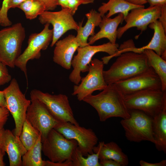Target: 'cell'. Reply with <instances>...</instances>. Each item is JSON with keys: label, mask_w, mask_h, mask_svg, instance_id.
<instances>
[{"label": "cell", "mask_w": 166, "mask_h": 166, "mask_svg": "<svg viewBox=\"0 0 166 166\" xmlns=\"http://www.w3.org/2000/svg\"><path fill=\"white\" fill-rule=\"evenodd\" d=\"M0 107H6V102L4 91H0Z\"/></svg>", "instance_id": "obj_41"}, {"label": "cell", "mask_w": 166, "mask_h": 166, "mask_svg": "<svg viewBox=\"0 0 166 166\" xmlns=\"http://www.w3.org/2000/svg\"><path fill=\"white\" fill-rule=\"evenodd\" d=\"M42 145L41 135L34 145L23 155L22 166H44V160L42 158Z\"/></svg>", "instance_id": "obj_26"}, {"label": "cell", "mask_w": 166, "mask_h": 166, "mask_svg": "<svg viewBox=\"0 0 166 166\" xmlns=\"http://www.w3.org/2000/svg\"><path fill=\"white\" fill-rule=\"evenodd\" d=\"M5 152V151L0 147V166L5 165V164L3 160Z\"/></svg>", "instance_id": "obj_42"}, {"label": "cell", "mask_w": 166, "mask_h": 166, "mask_svg": "<svg viewBox=\"0 0 166 166\" xmlns=\"http://www.w3.org/2000/svg\"><path fill=\"white\" fill-rule=\"evenodd\" d=\"M85 16L87 18V22L83 27V21L79 23V27L76 36L80 47H81L89 45L87 42L89 37L95 34V28L99 26L102 20L100 13L93 9L86 14Z\"/></svg>", "instance_id": "obj_21"}, {"label": "cell", "mask_w": 166, "mask_h": 166, "mask_svg": "<svg viewBox=\"0 0 166 166\" xmlns=\"http://www.w3.org/2000/svg\"><path fill=\"white\" fill-rule=\"evenodd\" d=\"M124 20V16L121 13L113 18H107L105 15L103 16L99 26L100 30L88 39L89 44H93L97 41L103 38L108 39L109 42L113 44L116 43L118 27Z\"/></svg>", "instance_id": "obj_20"}, {"label": "cell", "mask_w": 166, "mask_h": 166, "mask_svg": "<svg viewBox=\"0 0 166 166\" xmlns=\"http://www.w3.org/2000/svg\"><path fill=\"white\" fill-rule=\"evenodd\" d=\"M9 1L10 0H3L0 9V25L2 26H9L12 24L8 16Z\"/></svg>", "instance_id": "obj_30"}, {"label": "cell", "mask_w": 166, "mask_h": 166, "mask_svg": "<svg viewBox=\"0 0 166 166\" xmlns=\"http://www.w3.org/2000/svg\"><path fill=\"white\" fill-rule=\"evenodd\" d=\"M94 1V0H68V8L73 15L80 5L92 3Z\"/></svg>", "instance_id": "obj_32"}, {"label": "cell", "mask_w": 166, "mask_h": 166, "mask_svg": "<svg viewBox=\"0 0 166 166\" xmlns=\"http://www.w3.org/2000/svg\"><path fill=\"white\" fill-rule=\"evenodd\" d=\"M152 131L156 149L166 152V106L153 118Z\"/></svg>", "instance_id": "obj_23"}, {"label": "cell", "mask_w": 166, "mask_h": 166, "mask_svg": "<svg viewBox=\"0 0 166 166\" xmlns=\"http://www.w3.org/2000/svg\"><path fill=\"white\" fill-rule=\"evenodd\" d=\"M104 64L97 58L92 60L89 65L88 73L82 77L80 83L73 86L72 95L76 96L77 100L82 101L95 91L102 90L107 86L103 74Z\"/></svg>", "instance_id": "obj_11"}, {"label": "cell", "mask_w": 166, "mask_h": 166, "mask_svg": "<svg viewBox=\"0 0 166 166\" xmlns=\"http://www.w3.org/2000/svg\"><path fill=\"white\" fill-rule=\"evenodd\" d=\"M69 8H62L57 11H45L39 16L41 23L51 24L53 27V36L50 46H53L60 38L67 31L73 30L77 31L78 24L75 20Z\"/></svg>", "instance_id": "obj_13"}, {"label": "cell", "mask_w": 166, "mask_h": 166, "mask_svg": "<svg viewBox=\"0 0 166 166\" xmlns=\"http://www.w3.org/2000/svg\"><path fill=\"white\" fill-rule=\"evenodd\" d=\"M143 53L146 56L150 66L160 80L162 91H166V61L152 50L146 49Z\"/></svg>", "instance_id": "obj_25"}, {"label": "cell", "mask_w": 166, "mask_h": 166, "mask_svg": "<svg viewBox=\"0 0 166 166\" xmlns=\"http://www.w3.org/2000/svg\"><path fill=\"white\" fill-rule=\"evenodd\" d=\"M41 140L42 151L45 156L53 162L71 160L74 150L78 147L76 140L67 139L54 128Z\"/></svg>", "instance_id": "obj_7"}, {"label": "cell", "mask_w": 166, "mask_h": 166, "mask_svg": "<svg viewBox=\"0 0 166 166\" xmlns=\"http://www.w3.org/2000/svg\"><path fill=\"white\" fill-rule=\"evenodd\" d=\"M30 94L31 99H36L41 102L59 121L79 125L74 117L68 97L66 95H52L37 89L32 90Z\"/></svg>", "instance_id": "obj_9"}, {"label": "cell", "mask_w": 166, "mask_h": 166, "mask_svg": "<svg viewBox=\"0 0 166 166\" xmlns=\"http://www.w3.org/2000/svg\"><path fill=\"white\" fill-rule=\"evenodd\" d=\"M17 8L22 10L26 18L30 20L36 18L45 11V6L40 0H27Z\"/></svg>", "instance_id": "obj_28"}, {"label": "cell", "mask_w": 166, "mask_h": 166, "mask_svg": "<svg viewBox=\"0 0 166 166\" xmlns=\"http://www.w3.org/2000/svg\"><path fill=\"white\" fill-rule=\"evenodd\" d=\"M68 139L76 140L78 148L83 156L93 153V148L98 139L95 132L87 128L69 122H60L54 128Z\"/></svg>", "instance_id": "obj_12"}, {"label": "cell", "mask_w": 166, "mask_h": 166, "mask_svg": "<svg viewBox=\"0 0 166 166\" xmlns=\"http://www.w3.org/2000/svg\"><path fill=\"white\" fill-rule=\"evenodd\" d=\"M150 6H160L161 7L166 6V0H147Z\"/></svg>", "instance_id": "obj_38"}, {"label": "cell", "mask_w": 166, "mask_h": 166, "mask_svg": "<svg viewBox=\"0 0 166 166\" xmlns=\"http://www.w3.org/2000/svg\"><path fill=\"white\" fill-rule=\"evenodd\" d=\"M98 151L100 160L111 159L118 163L121 166H126L128 164L127 155L122 151L121 148L116 143L112 141L105 143L104 141L99 142L97 146H95L93 152Z\"/></svg>", "instance_id": "obj_22"}, {"label": "cell", "mask_w": 166, "mask_h": 166, "mask_svg": "<svg viewBox=\"0 0 166 166\" xmlns=\"http://www.w3.org/2000/svg\"><path fill=\"white\" fill-rule=\"evenodd\" d=\"M99 152L97 151L89 154L85 158L78 147L74 150L71 157L73 166H101L99 161Z\"/></svg>", "instance_id": "obj_29"}, {"label": "cell", "mask_w": 166, "mask_h": 166, "mask_svg": "<svg viewBox=\"0 0 166 166\" xmlns=\"http://www.w3.org/2000/svg\"><path fill=\"white\" fill-rule=\"evenodd\" d=\"M6 66L0 61V86L9 82L12 79Z\"/></svg>", "instance_id": "obj_31"}, {"label": "cell", "mask_w": 166, "mask_h": 166, "mask_svg": "<svg viewBox=\"0 0 166 166\" xmlns=\"http://www.w3.org/2000/svg\"><path fill=\"white\" fill-rule=\"evenodd\" d=\"M9 113L6 108L0 107V131L4 128L8 119Z\"/></svg>", "instance_id": "obj_33"}, {"label": "cell", "mask_w": 166, "mask_h": 166, "mask_svg": "<svg viewBox=\"0 0 166 166\" xmlns=\"http://www.w3.org/2000/svg\"><path fill=\"white\" fill-rule=\"evenodd\" d=\"M55 45L53 62L65 69H70L74 53L80 46L76 36L69 34L62 39L58 40Z\"/></svg>", "instance_id": "obj_19"}, {"label": "cell", "mask_w": 166, "mask_h": 166, "mask_svg": "<svg viewBox=\"0 0 166 166\" xmlns=\"http://www.w3.org/2000/svg\"><path fill=\"white\" fill-rule=\"evenodd\" d=\"M141 7H144V6L132 4L125 0H109L107 2L102 3L98 10L102 17L109 11L105 15L107 18H110L116 14L121 13L123 14L124 18L132 10Z\"/></svg>", "instance_id": "obj_24"}, {"label": "cell", "mask_w": 166, "mask_h": 166, "mask_svg": "<svg viewBox=\"0 0 166 166\" xmlns=\"http://www.w3.org/2000/svg\"><path fill=\"white\" fill-rule=\"evenodd\" d=\"M148 26L153 30L154 34L147 45L137 48L135 47L132 39L129 40L120 45L117 51L113 55L114 57H117L121 53L127 52L142 53L146 49L152 50L160 56L166 53V30L161 23L157 20L150 24Z\"/></svg>", "instance_id": "obj_15"}, {"label": "cell", "mask_w": 166, "mask_h": 166, "mask_svg": "<svg viewBox=\"0 0 166 166\" xmlns=\"http://www.w3.org/2000/svg\"><path fill=\"white\" fill-rule=\"evenodd\" d=\"M161 12V7L158 6L132 10L124 18L125 24L118 28L117 38H120L127 30L132 27H136L141 32L145 31L150 24L159 19Z\"/></svg>", "instance_id": "obj_14"}, {"label": "cell", "mask_w": 166, "mask_h": 166, "mask_svg": "<svg viewBox=\"0 0 166 166\" xmlns=\"http://www.w3.org/2000/svg\"><path fill=\"white\" fill-rule=\"evenodd\" d=\"M44 166H73L71 160L63 162H53L50 160H44Z\"/></svg>", "instance_id": "obj_34"}, {"label": "cell", "mask_w": 166, "mask_h": 166, "mask_svg": "<svg viewBox=\"0 0 166 166\" xmlns=\"http://www.w3.org/2000/svg\"><path fill=\"white\" fill-rule=\"evenodd\" d=\"M41 134L26 119L23 125L19 138L27 150L35 143Z\"/></svg>", "instance_id": "obj_27"}, {"label": "cell", "mask_w": 166, "mask_h": 166, "mask_svg": "<svg viewBox=\"0 0 166 166\" xmlns=\"http://www.w3.org/2000/svg\"><path fill=\"white\" fill-rule=\"evenodd\" d=\"M44 4L45 11L53 10L58 5L57 0H40Z\"/></svg>", "instance_id": "obj_35"}, {"label": "cell", "mask_w": 166, "mask_h": 166, "mask_svg": "<svg viewBox=\"0 0 166 166\" xmlns=\"http://www.w3.org/2000/svg\"><path fill=\"white\" fill-rule=\"evenodd\" d=\"M6 108L11 114L14 121L13 133L19 136L23 124L26 119L27 109L31 101L27 99L21 91L18 82L14 78L3 90Z\"/></svg>", "instance_id": "obj_6"}, {"label": "cell", "mask_w": 166, "mask_h": 166, "mask_svg": "<svg viewBox=\"0 0 166 166\" xmlns=\"http://www.w3.org/2000/svg\"><path fill=\"white\" fill-rule=\"evenodd\" d=\"M30 101V104L27 111L26 119L39 131L41 139H42L60 121L50 114L41 102L36 99H31Z\"/></svg>", "instance_id": "obj_16"}, {"label": "cell", "mask_w": 166, "mask_h": 166, "mask_svg": "<svg viewBox=\"0 0 166 166\" xmlns=\"http://www.w3.org/2000/svg\"><path fill=\"white\" fill-rule=\"evenodd\" d=\"M26 36L24 27L21 23L0 30V61L11 68L21 54L22 43Z\"/></svg>", "instance_id": "obj_3"}, {"label": "cell", "mask_w": 166, "mask_h": 166, "mask_svg": "<svg viewBox=\"0 0 166 166\" xmlns=\"http://www.w3.org/2000/svg\"><path fill=\"white\" fill-rule=\"evenodd\" d=\"M49 25L48 23L45 24L41 32L32 33L30 35L27 47L15 61V66L24 73L27 83L28 62L30 60L39 59L41 56V51L46 49L52 41L53 31L49 29Z\"/></svg>", "instance_id": "obj_10"}, {"label": "cell", "mask_w": 166, "mask_h": 166, "mask_svg": "<svg viewBox=\"0 0 166 166\" xmlns=\"http://www.w3.org/2000/svg\"><path fill=\"white\" fill-rule=\"evenodd\" d=\"M27 0H10L9 9L17 7L22 3Z\"/></svg>", "instance_id": "obj_39"}, {"label": "cell", "mask_w": 166, "mask_h": 166, "mask_svg": "<svg viewBox=\"0 0 166 166\" xmlns=\"http://www.w3.org/2000/svg\"><path fill=\"white\" fill-rule=\"evenodd\" d=\"M0 147L8 156L10 166H22V157L27 150L19 137L9 129L0 131Z\"/></svg>", "instance_id": "obj_18"}, {"label": "cell", "mask_w": 166, "mask_h": 166, "mask_svg": "<svg viewBox=\"0 0 166 166\" xmlns=\"http://www.w3.org/2000/svg\"><path fill=\"white\" fill-rule=\"evenodd\" d=\"M128 2L134 5L143 6L147 2V0H125Z\"/></svg>", "instance_id": "obj_40"}, {"label": "cell", "mask_w": 166, "mask_h": 166, "mask_svg": "<svg viewBox=\"0 0 166 166\" xmlns=\"http://www.w3.org/2000/svg\"><path fill=\"white\" fill-rule=\"evenodd\" d=\"M129 111V117L122 119L120 122L127 139L131 142L147 141L154 144L153 118L140 110L131 109Z\"/></svg>", "instance_id": "obj_5"}, {"label": "cell", "mask_w": 166, "mask_h": 166, "mask_svg": "<svg viewBox=\"0 0 166 166\" xmlns=\"http://www.w3.org/2000/svg\"><path fill=\"white\" fill-rule=\"evenodd\" d=\"M0 8H1V7H0Z\"/></svg>", "instance_id": "obj_44"}, {"label": "cell", "mask_w": 166, "mask_h": 166, "mask_svg": "<svg viewBox=\"0 0 166 166\" xmlns=\"http://www.w3.org/2000/svg\"><path fill=\"white\" fill-rule=\"evenodd\" d=\"M97 111L100 121H105L113 117L122 119L130 116L124 100V95L115 83L108 84L99 93L85 97L83 100Z\"/></svg>", "instance_id": "obj_1"}, {"label": "cell", "mask_w": 166, "mask_h": 166, "mask_svg": "<svg viewBox=\"0 0 166 166\" xmlns=\"http://www.w3.org/2000/svg\"><path fill=\"white\" fill-rule=\"evenodd\" d=\"M115 84L124 95L145 90H161L160 80L153 69Z\"/></svg>", "instance_id": "obj_17"}, {"label": "cell", "mask_w": 166, "mask_h": 166, "mask_svg": "<svg viewBox=\"0 0 166 166\" xmlns=\"http://www.w3.org/2000/svg\"><path fill=\"white\" fill-rule=\"evenodd\" d=\"M101 166H121L116 161L111 159H105L100 160Z\"/></svg>", "instance_id": "obj_37"}, {"label": "cell", "mask_w": 166, "mask_h": 166, "mask_svg": "<svg viewBox=\"0 0 166 166\" xmlns=\"http://www.w3.org/2000/svg\"><path fill=\"white\" fill-rule=\"evenodd\" d=\"M119 47L118 44H113L110 42L101 45H89L78 47L77 49V53L73 57L72 60L73 69L69 76L70 81L75 85L80 83L82 78L81 73L88 72L89 65L96 53L103 52L109 56L112 55L117 51Z\"/></svg>", "instance_id": "obj_8"}, {"label": "cell", "mask_w": 166, "mask_h": 166, "mask_svg": "<svg viewBox=\"0 0 166 166\" xmlns=\"http://www.w3.org/2000/svg\"><path fill=\"white\" fill-rule=\"evenodd\" d=\"M139 164L141 166H165L166 165V160H164L159 162L155 163H150L143 160H141Z\"/></svg>", "instance_id": "obj_36"}, {"label": "cell", "mask_w": 166, "mask_h": 166, "mask_svg": "<svg viewBox=\"0 0 166 166\" xmlns=\"http://www.w3.org/2000/svg\"><path fill=\"white\" fill-rule=\"evenodd\" d=\"M57 3L62 8H68V0H57Z\"/></svg>", "instance_id": "obj_43"}, {"label": "cell", "mask_w": 166, "mask_h": 166, "mask_svg": "<svg viewBox=\"0 0 166 166\" xmlns=\"http://www.w3.org/2000/svg\"><path fill=\"white\" fill-rule=\"evenodd\" d=\"M107 70H104L105 81L115 83L153 69L144 53L127 52L120 54Z\"/></svg>", "instance_id": "obj_2"}, {"label": "cell", "mask_w": 166, "mask_h": 166, "mask_svg": "<svg viewBox=\"0 0 166 166\" xmlns=\"http://www.w3.org/2000/svg\"><path fill=\"white\" fill-rule=\"evenodd\" d=\"M128 109L141 111L153 118L166 106V91L148 89L124 95Z\"/></svg>", "instance_id": "obj_4"}]
</instances>
